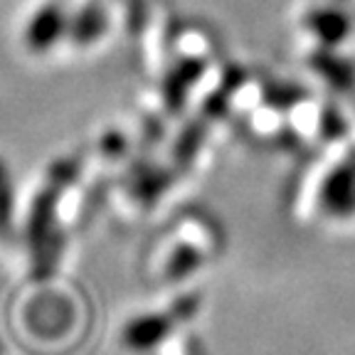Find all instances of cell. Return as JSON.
Masks as SVG:
<instances>
[{"label":"cell","instance_id":"cell-1","mask_svg":"<svg viewBox=\"0 0 355 355\" xmlns=\"http://www.w3.org/2000/svg\"><path fill=\"white\" fill-rule=\"evenodd\" d=\"M8 225H10V180L6 166L0 163V234L8 232Z\"/></svg>","mask_w":355,"mask_h":355}]
</instances>
